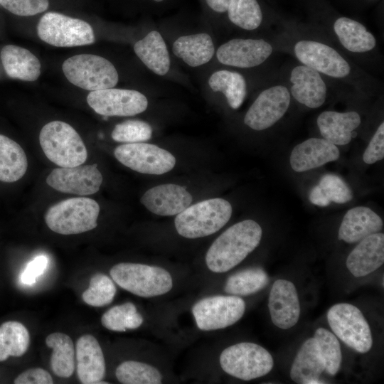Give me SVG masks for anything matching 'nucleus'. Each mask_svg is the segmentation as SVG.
<instances>
[{
  "instance_id": "1",
  "label": "nucleus",
  "mask_w": 384,
  "mask_h": 384,
  "mask_svg": "<svg viewBox=\"0 0 384 384\" xmlns=\"http://www.w3.org/2000/svg\"><path fill=\"white\" fill-rule=\"evenodd\" d=\"M273 36L277 51L289 54L297 62L316 70L336 90L370 96L380 83L308 25L286 23Z\"/></svg>"
},
{
  "instance_id": "2",
  "label": "nucleus",
  "mask_w": 384,
  "mask_h": 384,
  "mask_svg": "<svg viewBox=\"0 0 384 384\" xmlns=\"http://www.w3.org/2000/svg\"><path fill=\"white\" fill-rule=\"evenodd\" d=\"M314 14L310 28L365 70L381 69L383 58L377 38L363 23L329 11Z\"/></svg>"
},
{
  "instance_id": "3",
  "label": "nucleus",
  "mask_w": 384,
  "mask_h": 384,
  "mask_svg": "<svg viewBox=\"0 0 384 384\" xmlns=\"http://www.w3.org/2000/svg\"><path fill=\"white\" fill-rule=\"evenodd\" d=\"M262 235L260 225L253 220H245L230 226L208 250V268L215 273L233 269L259 245Z\"/></svg>"
},
{
  "instance_id": "4",
  "label": "nucleus",
  "mask_w": 384,
  "mask_h": 384,
  "mask_svg": "<svg viewBox=\"0 0 384 384\" xmlns=\"http://www.w3.org/2000/svg\"><path fill=\"white\" fill-rule=\"evenodd\" d=\"M233 209L230 203L215 198L189 206L176 215L174 224L178 233L194 239L210 235L221 229L230 220Z\"/></svg>"
},
{
  "instance_id": "5",
  "label": "nucleus",
  "mask_w": 384,
  "mask_h": 384,
  "mask_svg": "<svg viewBox=\"0 0 384 384\" xmlns=\"http://www.w3.org/2000/svg\"><path fill=\"white\" fill-rule=\"evenodd\" d=\"M39 142L46 157L60 167L77 166L87 158L82 138L66 122L52 121L45 124L40 132Z\"/></svg>"
},
{
  "instance_id": "6",
  "label": "nucleus",
  "mask_w": 384,
  "mask_h": 384,
  "mask_svg": "<svg viewBox=\"0 0 384 384\" xmlns=\"http://www.w3.org/2000/svg\"><path fill=\"white\" fill-rule=\"evenodd\" d=\"M110 274L120 287L141 297L165 294L173 287L170 273L157 266L121 262L114 265Z\"/></svg>"
},
{
  "instance_id": "7",
  "label": "nucleus",
  "mask_w": 384,
  "mask_h": 384,
  "mask_svg": "<svg viewBox=\"0 0 384 384\" xmlns=\"http://www.w3.org/2000/svg\"><path fill=\"white\" fill-rule=\"evenodd\" d=\"M100 210L97 202L92 198H72L50 206L44 218L47 226L56 233L80 234L97 227Z\"/></svg>"
},
{
  "instance_id": "8",
  "label": "nucleus",
  "mask_w": 384,
  "mask_h": 384,
  "mask_svg": "<svg viewBox=\"0 0 384 384\" xmlns=\"http://www.w3.org/2000/svg\"><path fill=\"white\" fill-rule=\"evenodd\" d=\"M68 80L82 89L95 91L112 88L119 76L107 59L93 54H79L66 59L62 65Z\"/></svg>"
},
{
  "instance_id": "9",
  "label": "nucleus",
  "mask_w": 384,
  "mask_h": 384,
  "mask_svg": "<svg viewBox=\"0 0 384 384\" xmlns=\"http://www.w3.org/2000/svg\"><path fill=\"white\" fill-rule=\"evenodd\" d=\"M280 79L286 84L292 99L309 109H317L324 105L333 84L311 68L296 62L287 65Z\"/></svg>"
},
{
  "instance_id": "10",
  "label": "nucleus",
  "mask_w": 384,
  "mask_h": 384,
  "mask_svg": "<svg viewBox=\"0 0 384 384\" xmlns=\"http://www.w3.org/2000/svg\"><path fill=\"white\" fill-rule=\"evenodd\" d=\"M220 364L226 373L247 381L269 373L274 361L271 354L261 346L241 342L222 351Z\"/></svg>"
},
{
  "instance_id": "11",
  "label": "nucleus",
  "mask_w": 384,
  "mask_h": 384,
  "mask_svg": "<svg viewBox=\"0 0 384 384\" xmlns=\"http://www.w3.org/2000/svg\"><path fill=\"white\" fill-rule=\"evenodd\" d=\"M292 100L286 84L281 79L273 81L257 95L245 114L244 124L255 131L267 129L285 115Z\"/></svg>"
},
{
  "instance_id": "12",
  "label": "nucleus",
  "mask_w": 384,
  "mask_h": 384,
  "mask_svg": "<svg viewBox=\"0 0 384 384\" xmlns=\"http://www.w3.org/2000/svg\"><path fill=\"white\" fill-rule=\"evenodd\" d=\"M37 33L43 41L55 47L86 46L95 41L88 23L57 12H48L41 18Z\"/></svg>"
},
{
  "instance_id": "13",
  "label": "nucleus",
  "mask_w": 384,
  "mask_h": 384,
  "mask_svg": "<svg viewBox=\"0 0 384 384\" xmlns=\"http://www.w3.org/2000/svg\"><path fill=\"white\" fill-rule=\"evenodd\" d=\"M327 320L334 334L348 347L365 353L373 345L370 326L361 310L348 303L332 306Z\"/></svg>"
},
{
  "instance_id": "14",
  "label": "nucleus",
  "mask_w": 384,
  "mask_h": 384,
  "mask_svg": "<svg viewBox=\"0 0 384 384\" xmlns=\"http://www.w3.org/2000/svg\"><path fill=\"white\" fill-rule=\"evenodd\" d=\"M245 311L244 300L235 295L205 297L192 307L197 327L202 331L218 330L230 326L242 318Z\"/></svg>"
},
{
  "instance_id": "15",
  "label": "nucleus",
  "mask_w": 384,
  "mask_h": 384,
  "mask_svg": "<svg viewBox=\"0 0 384 384\" xmlns=\"http://www.w3.org/2000/svg\"><path fill=\"white\" fill-rule=\"evenodd\" d=\"M114 155L124 166L145 174L161 175L170 171L176 164V159L169 151L148 143L117 146Z\"/></svg>"
},
{
  "instance_id": "16",
  "label": "nucleus",
  "mask_w": 384,
  "mask_h": 384,
  "mask_svg": "<svg viewBox=\"0 0 384 384\" xmlns=\"http://www.w3.org/2000/svg\"><path fill=\"white\" fill-rule=\"evenodd\" d=\"M275 52L272 38H233L218 48L216 58L225 65L251 68L265 63Z\"/></svg>"
},
{
  "instance_id": "17",
  "label": "nucleus",
  "mask_w": 384,
  "mask_h": 384,
  "mask_svg": "<svg viewBox=\"0 0 384 384\" xmlns=\"http://www.w3.org/2000/svg\"><path fill=\"white\" fill-rule=\"evenodd\" d=\"M87 102L96 113L103 116H134L145 111L148 106V100L142 93L113 87L91 91Z\"/></svg>"
},
{
  "instance_id": "18",
  "label": "nucleus",
  "mask_w": 384,
  "mask_h": 384,
  "mask_svg": "<svg viewBox=\"0 0 384 384\" xmlns=\"http://www.w3.org/2000/svg\"><path fill=\"white\" fill-rule=\"evenodd\" d=\"M97 164L79 165L54 169L47 176V184L66 193L87 196L97 193L102 183Z\"/></svg>"
},
{
  "instance_id": "19",
  "label": "nucleus",
  "mask_w": 384,
  "mask_h": 384,
  "mask_svg": "<svg viewBox=\"0 0 384 384\" xmlns=\"http://www.w3.org/2000/svg\"><path fill=\"white\" fill-rule=\"evenodd\" d=\"M268 307L272 323L279 329L294 326L300 316V304L294 284L290 281L276 280L270 292Z\"/></svg>"
},
{
  "instance_id": "20",
  "label": "nucleus",
  "mask_w": 384,
  "mask_h": 384,
  "mask_svg": "<svg viewBox=\"0 0 384 384\" xmlns=\"http://www.w3.org/2000/svg\"><path fill=\"white\" fill-rule=\"evenodd\" d=\"M140 201L150 212L168 216L181 213L191 206L193 198L184 187L166 183L146 191Z\"/></svg>"
},
{
  "instance_id": "21",
  "label": "nucleus",
  "mask_w": 384,
  "mask_h": 384,
  "mask_svg": "<svg viewBox=\"0 0 384 384\" xmlns=\"http://www.w3.org/2000/svg\"><path fill=\"white\" fill-rule=\"evenodd\" d=\"M339 156L336 145L323 138L312 137L294 147L289 161L294 171L304 172L336 161Z\"/></svg>"
},
{
  "instance_id": "22",
  "label": "nucleus",
  "mask_w": 384,
  "mask_h": 384,
  "mask_svg": "<svg viewBox=\"0 0 384 384\" xmlns=\"http://www.w3.org/2000/svg\"><path fill=\"white\" fill-rule=\"evenodd\" d=\"M316 124L323 139L334 145L343 146L355 137L356 130L361 124V117L353 110H326L319 114Z\"/></svg>"
},
{
  "instance_id": "23",
  "label": "nucleus",
  "mask_w": 384,
  "mask_h": 384,
  "mask_svg": "<svg viewBox=\"0 0 384 384\" xmlns=\"http://www.w3.org/2000/svg\"><path fill=\"white\" fill-rule=\"evenodd\" d=\"M77 374L83 384L100 383L105 375V361L97 340L90 334L76 343Z\"/></svg>"
},
{
  "instance_id": "24",
  "label": "nucleus",
  "mask_w": 384,
  "mask_h": 384,
  "mask_svg": "<svg viewBox=\"0 0 384 384\" xmlns=\"http://www.w3.org/2000/svg\"><path fill=\"white\" fill-rule=\"evenodd\" d=\"M384 262V235L372 234L361 241L346 259V267L356 277H364L378 270Z\"/></svg>"
},
{
  "instance_id": "25",
  "label": "nucleus",
  "mask_w": 384,
  "mask_h": 384,
  "mask_svg": "<svg viewBox=\"0 0 384 384\" xmlns=\"http://www.w3.org/2000/svg\"><path fill=\"white\" fill-rule=\"evenodd\" d=\"M383 226L381 218L370 208L358 206L348 210L341 223L338 238L354 243L379 233Z\"/></svg>"
},
{
  "instance_id": "26",
  "label": "nucleus",
  "mask_w": 384,
  "mask_h": 384,
  "mask_svg": "<svg viewBox=\"0 0 384 384\" xmlns=\"http://www.w3.org/2000/svg\"><path fill=\"white\" fill-rule=\"evenodd\" d=\"M325 363L316 340L309 338L302 344L290 369V377L296 383H325L320 380Z\"/></svg>"
},
{
  "instance_id": "27",
  "label": "nucleus",
  "mask_w": 384,
  "mask_h": 384,
  "mask_svg": "<svg viewBox=\"0 0 384 384\" xmlns=\"http://www.w3.org/2000/svg\"><path fill=\"white\" fill-rule=\"evenodd\" d=\"M0 55L4 70L11 78L32 82L41 75L39 60L24 48L7 45L2 48Z\"/></svg>"
},
{
  "instance_id": "28",
  "label": "nucleus",
  "mask_w": 384,
  "mask_h": 384,
  "mask_svg": "<svg viewBox=\"0 0 384 384\" xmlns=\"http://www.w3.org/2000/svg\"><path fill=\"white\" fill-rule=\"evenodd\" d=\"M134 50L142 63L154 73L164 75L169 70L171 62L169 51L158 31H152L136 42Z\"/></svg>"
},
{
  "instance_id": "29",
  "label": "nucleus",
  "mask_w": 384,
  "mask_h": 384,
  "mask_svg": "<svg viewBox=\"0 0 384 384\" xmlns=\"http://www.w3.org/2000/svg\"><path fill=\"white\" fill-rule=\"evenodd\" d=\"M172 50L189 66L197 67L213 58L215 48L211 37L201 33L179 37L174 41Z\"/></svg>"
},
{
  "instance_id": "30",
  "label": "nucleus",
  "mask_w": 384,
  "mask_h": 384,
  "mask_svg": "<svg viewBox=\"0 0 384 384\" xmlns=\"http://www.w3.org/2000/svg\"><path fill=\"white\" fill-rule=\"evenodd\" d=\"M28 161L22 147L13 139L0 134V181L21 179L26 172Z\"/></svg>"
},
{
  "instance_id": "31",
  "label": "nucleus",
  "mask_w": 384,
  "mask_h": 384,
  "mask_svg": "<svg viewBox=\"0 0 384 384\" xmlns=\"http://www.w3.org/2000/svg\"><path fill=\"white\" fill-rule=\"evenodd\" d=\"M208 85L213 92H221L229 107L238 110L247 95V82L237 71L220 70L214 72L208 79Z\"/></svg>"
},
{
  "instance_id": "32",
  "label": "nucleus",
  "mask_w": 384,
  "mask_h": 384,
  "mask_svg": "<svg viewBox=\"0 0 384 384\" xmlns=\"http://www.w3.org/2000/svg\"><path fill=\"white\" fill-rule=\"evenodd\" d=\"M46 345L53 349L50 366L58 377L69 378L75 370V348L70 337L63 333L55 332L46 339Z\"/></svg>"
},
{
  "instance_id": "33",
  "label": "nucleus",
  "mask_w": 384,
  "mask_h": 384,
  "mask_svg": "<svg viewBox=\"0 0 384 384\" xmlns=\"http://www.w3.org/2000/svg\"><path fill=\"white\" fill-rule=\"evenodd\" d=\"M226 14L231 23L245 31H255L265 21L259 0H231Z\"/></svg>"
},
{
  "instance_id": "34",
  "label": "nucleus",
  "mask_w": 384,
  "mask_h": 384,
  "mask_svg": "<svg viewBox=\"0 0 384 384\" xmlns=\"http://www.w3.org/2000/svg\"><path fill=\"white\" fill-rule=\"evenodd\" d=\"M30 335L20 322L9 321L0 326V361L9 356L20 357L27 351Z\"/></svg>"
},
{
  "instance_id": "35",
  "label": "nucleus",
  "mask_w": 384,
  "mask_h": 384,
  "mask_svg": "<svg viewBox=\"0 0 384 384\" xmlns=\"http://www.w3.org/2000/svg\"><path fill=\"white\" fill-rule=\"evenodd\" d=\"M270 278L260 267L242 270L230 275L225 284L226 293L235 296H247L265 288Z\"/></svg>"
},
{
  "instance_id": "36",
  "label": "nucleus",
  "mask_w": 384,
  "mask_h": 384,
  "mask_svg": "<svg viewBox=\"0 0 384 384\" xmlns=\"http://www.w3.org/2000/svg\"><path fill=\"white\" fill-rule=\"evenodd\" d=\"M142 316L137 312L132 302L114 306L108 309L101 318V323L106 329L114 331L135 329L143 323Z\"/></svg>"
},
{
  "instance_id": "37",
  "label": "nucleus",
  "mask_w": 384,
  "mask_h": 384,
  "mask_svg": "<svg viewBox=\"0 0 384 384\" xmlns=\"http://www.w3.org/2000/svg\"><path fill=\"white\" fill-rule=\"evenodd\" d=\"M117 380L124 384H159L162 375L155 367L139 361H127L116 369Z\"/></svg>"
},
{
  "instance_id": "38",
  "label": "nucleus",
  "mask_w": 384,
  "mask_h": 384,
  "mask_svg": "<svg viewBox=\"0 0 384 384\" xmlns=\"http://www.w3.org/2000/svg\"><path fill=\"white\" fill-rule=\"evenodd\" d=\"M321 356L325 363V371L334 375L339 370L342 361L340 343L336 336L324 328H319L314 333Z\"/></svg>"
},
{
  "instance_id": "39",
  "label": "nucleus",
  "mask_w": 384,
  "mask_h": 384,
  "mask_svg": "<svg viewBox=\"0 0 384 384\" xmlns=\"http://www.w3.org/2000/svg\"><path fill=\"white\" fill-rule=\"evenodd\" d=\"M117 289L113 281L104 274H96L90 281V285L82 294L83 301L90 306L100 307L110 304Z\"/></svg>"
},
{
  "instance_id": "40",
  "label": "nucleus",
  "mask_w": 384,
  "mask_h": 384,
  "mask_svg": "<svg viewBox=\"0 0 384 384\" xmlns=\"http://www.w3.org/2000/svg\"><path fill=\"white\" fill-rule=\"evenodd\" d=\"M152 129L149 123L139 119H128L115 125L111 137L117 142L138 143L151 139Z\"/></svg>"
},
{
  "instance_id": "41",
  "label": "nucleus",
  "mask_w": 384,
  "mask_h": 384,
  "mask_svg": "<svg viewBox=\"0 0 384 384\" xmlns=\"http://www.w3.org/2000/svg\"><path fill=\"white\" fill-rule=\"evenodd\" d=\"M319 186L331 202L345 203L353 198L350 188L337 175L326 174L323 176Z\"/></svg>"
},
{
  "instance_id": "42",
  "label": "nucleus",
  "mask_w": 384,
  "mask_h": 384,
  "mask_svg": "<svg viewBox=\"0 0 384 384\" xmlns=\"http://www.w3.org/2000/svg\"><path fill=\"white\" fill-rule=\"evenodd\" d=\"M0 4L11 13L21 16H34L45 11L48 0H0Z\"/></svg>"
},
{
  "instance_id": "43",
  "label": "nucleus",
  "mask_w": 384,
  "mask_h": 384,
  "mask_svg": "<svg viewBox=\"0 0 384 384\" xmlns=\"http://www.w3.org/2000/svg\"><path fill=\"white\" fill-rule=\"evenodd\" d=\"M384 157V122H381L366 147L363 160L366 164H372Z\"/></svg>"
},
{
  "instance_id": "44",
  "label": "nucleus",
  "mask_w": 384,
  "mask_h": 384,
  "mask_svg": "<svg viewBox=\"0 0 384 384\" xmlns=\"http://www.w3.org/2000/svg\"><path fill=\"white\" fill-rule=\"evenodd\" d=\"M48 263V257L45 255L36 257L29 262L23 272L21 274L20 279L23 284L31 285L36 282V279L43 273Z\"/></svg>"
},
{
  "instance_id": "45",
  "label": "nucleus",
  "mask_w": 384,
  "mask_h": 384,
  "mask_svg": "<svg viewBox=\"0 0 384 384\" xmlns=\"http://www.w3.org/2000/svg\"><path fill=\"white\" fill-rule=\"evenodd\" d=\"M15 384H52L51 375L43 368H36L26 370L14 380Z\"/></svg>"
},
{
  "instance_id": "46",
  "label": "nucleus",
  "mask_w": 384,
  "mask_h": 384,
  "mask_svg": "<svg viewBox=\"0 0 384 384\" xmlns=\"http://www.w3.org/2000/svg\"><path fill=\"white\" fill-rule=\"evenodd\" d=\"M309 198L311 203L321 207L327 206L331 203V201L326 196L319 185L315 186L311 190Z\"/></svg>"
},
{
  "instance_id": "47",
  "label": "nucleus",
  "mask_w": 384,
  "mask_h": 384,
  "mask_svg": "<svg viewBox=\"0 0 384 384\" xmlns=\"http://www.w3.org/2000/svg\"><path fill=\"white\" fill-rule=\"evenodd\" d=\"M209 10L217 14H226L231 0H203Z\"/></svg>"
}]
</instances>
